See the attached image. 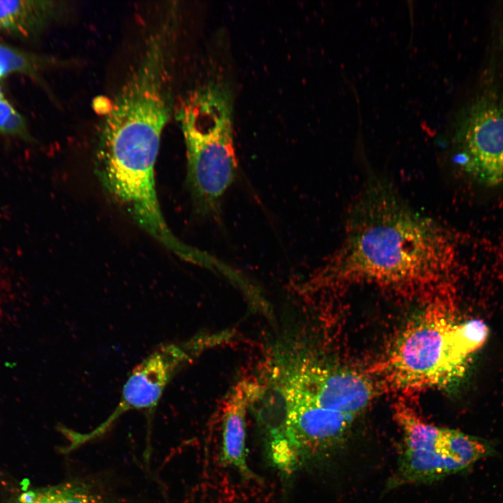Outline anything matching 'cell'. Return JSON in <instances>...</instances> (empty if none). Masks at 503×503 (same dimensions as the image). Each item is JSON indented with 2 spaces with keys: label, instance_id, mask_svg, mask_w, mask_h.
<instances>
[{
  "label": "cell",
  "instance_id": "1",
  "mask_svg": "<svg viewBox=\"0 0 503 503\" xmlns=\"http://www.w3.org/2000/svg\"><path fill=\"white\" fill-rule=\"evenodd\" d=\"M453 260L452 245L441 226L414 212L385 184L374 182L354 204L341 246L316 278L430 291Z\"/></svg>",
  "mask_w": 503,
  "mask_h": 503
},
{
  "label": "cell",
  "instance_id": "2",
  "mask_svg": "<svg viewBox=\"0 0 503 503\" xmlns=\"http://www.w3.org/2000/svg\"><path fill=\"white\" fill-rule=\"evenodd\" d=\"M168 40L150 37L103 120L96 150L100 179L121 192L140 194L155 186L154 167L171 115Z\"/></svg>",
  "mask_w": 503,
  "mask_h": 503
},
{
  "label": "cell",
  "instance_id": "3",
  "mask_svg": "<svg viewBox=\"0 0 503 503\" xmlns=\"http://www.w3.org/2000/svg\"><path fill=\"white\" fill-rule=\"evenodd\" d=\"M177 119L184 136L187 183L196 211L212 217L237 170L232 96L226 85L209 81L183 102Z\"/></svg>",
  "mask_w": 503,
  "mask_h": 503
},
{
  "label": "cell",
  "instance_id": "4",
  "mask_svg": "<svg viewBox=\"0 0 503 503\" xmlns=\"http://www.w3.org/2000/svg\"><path fill=\"white\" fill-rule=\"evenodd\" d=\"M475 350L461 323L432 309L406 328L372 373L384 388L402 393L446 386L464 373Z\"/></svg>",
  "mask_w": 503,
  "mask_h": 503
},
{
  "label": "cell",
  "instance_id": "5",
  "mask_svg": "<svg viewBox=\"0 0 503 503\" xmlns=\"http://www.w3.org/2000/svg\"><path fill=\"white\" fill-rule=\"evenodd\" d=\"M284 423L273 432L270 449L276 465L286 472L341 443L354 418L322 409L290 381Z\"/></svg>",
  "mask_w": 503,
  "mask_h": 503
},
{
  "label": "cell",
  "instance_id": "6",
  "mask_svg": "<svg viewBox=\"0 0 503 503\" xmlns=\"http://www.w3.org/2000/svg\"><path fill=\"white\" fill-rule=\"evenodd\" d=\"M188 347L168 343L157 347L133 369L117 406L103 422L89 432H69L71 447L74 449L103 435L126 411L154 410L170 381L189 358Z\"/></svg>",
  "mask_w": 503,
  "mask_h": 503
},
{
  "label": "cell",
  "instance_id": "7",
  "mask_svg": "<svg viewBox=\"0 0 503 503\" xmlns=\"http://www.w3.org/2000/svg\"><path fill=\"white\" fill-rule=\"evenodd\" d=\"M456 161L476 182L486 186L503 182V102L478 100L462 129Z\"/></svg>",
  "mask_w": 503,
  "mask_h": 503
},
{
  "label": "cell",
  "instance_id": "8",
  "mask_svg": "<svg viewBox=\"0 0 503 503\" xmlns=\"http://www.w3.org/2000/svg\"><path fill=\"white\" fill-rule=\"evenodd\" d=\"M291 381L319 407L354 419L368 407L377 391L369 375L318 365L306 367Z\"/></svg>",
  "mask_w": 503,
  "mask_h": 503
},
{
  "label": "cell",
  "instance_id": "9",
  "mask_svg": "<svg viewBox=\"0 0 503 503\" xmlns=\"http://www.w3.org/2000/svg\"><path fill=\"white\" fill-rule=\"evenodd\" d=\"M393 410L404 441L395 485L432 481L453 474L436 451L441 427L428 423L402 402L396 403Z\"/></svg>",
  "mask_w": 503,
  "mask_h": 503
},
{
  "label": "cell",
  "instance_id": "10",
  "mask_svg": "<svg viewBox=\"0 0 503 503\" xmlns=\"http://www.w3.org/2000/svg\"><path fill=\"white\" fill-rule=\"evenodd\" d=\"M253 387L241 383L226 402L223 414L221 462L234 467L246 479L256 478L247 465L245 447L246 407L254 393Z\"/></svg>",
  "mask_w": 503,
  "mask_h": 503
},
{
  "label": "cell",
  "instance_id": "11",
  "mask_svg": "<svg viewBox=\"0 0 503 503\" xmlns=\"http://www.w3.org/2000/svg\"><path fill=\"white\" fill-rule=\"evenodd\" d=\"M58 10L52 1L0 0V32L20 38L34 37L56 17Z\"/></svg>",
  "mask_w": 503,
  "mask_h": 503
},
{
  "label": "cell",
  "instance_id": "12",
  "mask_svg": "<svg viewBox=\"0 0 503 503\" xmlns=\"http://www.w3.org/2000/svg\"><path fill=\"white\" fill-rule=\"evenodd\" d=\"M47 62L38 55L0 41V79L13 75L37 77Z\"/></svg>",
  "mask_w": 503,
  "mask_h": 503
},
{
  "label": "cell",
  "instance_id": "13",
  "mask_svg": "<svg viewBox=\"0 0 503 503\" xmlns=\"http://www.w3.org/2000/svg\"><path fill=\"white\" fill-rule=\"evenodd\" d=\"M19 503H92L79 488L57 486L23 493Z\"/></svg>",
  "mask_w": 503,
  "mask_h": 503
},
{
  "label": "cell",
  "instance_id": "14",
  "mask_svg": "<svg viewBox=\"0 0 503 503\" xmlns=\"http://www.w3.org/2000/svg\"><path fill=\"white\" fill-rule=\"evenodd\" d=\"M0 133L29 140L27 122L22 115L6 99L0 94Z\"/></svg>",
  "mask_w": 503,
  "mask_h": 503
}]
</instances>
